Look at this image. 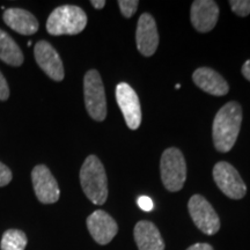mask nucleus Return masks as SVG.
Here are the masks:
<instances>
[{
  "instance_id": "obj_12",
  "label": "nucleus",
  "mask_w": 250,
  "mask_h": 250,
  "mask_svg": "<svg viewBox=\"0 0 250 250\" xmlns=\"http://www.w3.org/2000/svg\"><path fill=\"white\" fill-rule=\"evenodd\" d=\"M87 228L94 241L104 246L116 236L118 232L117 223L105 211L98 210L87 218Z\"/></svg>"
},
{
  "instance_id": "obj_9",
  "label": "nucleus",
  "mask_w": 250,
  "mask_h": 250,
  "mask_svg": "<svg viewBox=\"0 0 250 250\" xmlns=\"http://www.w3.org/2000/svg\"><path fill=\"white\" fill-rule=\"evenodd\" d=\"M34 191L43 204H54L61 196L58 183L45 165H39L31 171Z\"/></svg>"
},
{
  "instance_id": "obj_3",
  "label": "nucleus",
  "mask_w": 250,
  "mask_h": 250,
  "mask_svg": "<svg viewBox=\"0 0 250 250\" xmlns=\"http://www.w3.org/2000/svg\"><path fill=\"white\" fill-rule=\"evenodd\" d=\"M87 26V15L79 6L62 5L52 11L46 21L50 35H78Z\"/></svg>"
},
{
  "instance_id": "obj_24",
  "label": "nucleus",
  "mask_w": 250,
  "mask_h": 250,
  "mask_svg": "<svg viewBox=\"0 0 250 250\" xmlns=\"http://www.w3.org/2000/svg\"><path fill=\"white\" fill-rule=\"evenodd\" d=\"M187 250H213V248L208 243H195V245L190 246Z\"/></svg>"
},
{
  "instance_id": "obj_17",
  "label": "nucleus",
  "mask_w": 250,
  "mask_h": 250,
  "mask_svg": "<svg viewBox=\"0 0 250 250\" xmlns=\"http://www.w3.org/2000/svg\"><path fill=\"white\" fill-rule=\"evenodd\" d=\"M0 61L11 66H21L24 57L17 42L4 30L0 29Z\"/></svg>"
},
{
  "instance_id": "obj_21",
  "label": "nucleus",
  "mask_w": 250,
  "mask_h": 250,
  "mask_svg": "<svg viewBox=\"0 0 250 250\" xmlns=\"http://www.w3.org/2000/svg\"><path fill=\"white\" fill-rule=\"evenodd\" d=\"M12 181V171L7 166L0 162V187H5Z\"/></svg>"
},
{
  "instance_id": "obj_8",
  "label": "nucleus",
  "mask_w": 250,
  "mask_h": 250,
  "mask_svg": "<svg viewBox=\"0 0 250 250\" xmlns=\"http://www.w3.org/2000/svg\"><path fill=\"white\" fill-rule=\"evenodd\" d=\"M116 100L127 127L137 130L142 123V107L139 98L129 83H121L116 87Z\"/></svg>"
},
{
  "instance_id": "obj_15",
  "label": "nucleus",
  "mask_w": 250,
  "mask_h": 250,
  "mask_svg": "<svg viewBox=\"0 0 250 250\" xmlns=\"http://www.w3.org/2000/svg\"><path fill=\"white\" fill-rule=\"evenodd\" d=\"M5 23L21 35H33L39 30V21L30 12L22 8H8L2 15Z\"/></svg>"
},
{
  "instance_id": "obj_25",
  "label": "nucleus",
  "mask_w": 250,
  "mask_h": 250,
  "mask_svg": "<svg viewBox=\"0 0 250 250\" xmlns=\"http://www.w3.org/2000/svg\"><path fill=\"white\" fill-rule=\"evenodd\" d=\"M241 71H242L243 77H245L248 81H250V59H248V61L243 64Z\"/></svg>"
},
{
  "instance_id": "obj_18",
  "label": "nucleus",
  "mask_w": 250,
  "mask_h": 250,
  "mask_svg": "<svg viewBox=\"0 0 250 250\" xmlns=\"http://www.w3.org/2000/svg\"><path fill=\"white\" fill-rule=\"evenodd\" d=\"M28 239L26 233L20 229H7L2 234L0 249L1 250H24Z\"/></svg>"
},
{
  "instance_id": "obj_16",
  "label": "nucleus",
  "mask_w": 250,
  "mask_h": 250,
  "mask_svg": "<svg viewBox=\"0 0 250 250\" xmlns=\"http://www.w3.org/2000/svg\"><path fill=\"white\" fill-rule=\"evenodd\" d=\"M133 235L139 250H165L161 234L151 221H139L134 227Z\"/></svg>"
},
{
  "instance_id": "obj_22",
  "label": "nucleus",
  "mask_w": 250,
  "mask_h": 250,
  "mask_svg": "<svg viewBox=\"0 0 250 250\" xmlns=\"http://www.w3.org/2000/svg\"><path fill=\"white\" fill-rule=\"evenodd\" d=\"M9 98V87L5 77L0 72V101H6Z\"/></svg>"
},
{
  "instance_id": "obj_1",
  "label": "nucleus",
  "mask_w": 250,
  "mask_h": 250,
  "mask_svg": "<svg viewBox=\"0 0 250 250\" xmlns=\"http://www.w3.org/2000/svg\"><path fill=\"white\" fill-rule=\"evenodd\" d=\"M242 118V107L235 101L228 102L219 109L212 126V137L217 151L227 153L233 148L241 129Z\"/></svg>"
},
{
  "instance_id": "obj_19",
  "label": "nucleus",
  "mask_w": 250,
  "mask_h": 250,
  "mask_svg": "<svg viewBox=\"0 0 250 250\" xmlns=\"http://www.w3.org/2000/svg\"><path fill=\"white\" fill-rule=\"evenodd\" d=\"M230 8L236 15L246 18L250 14V0H230Z\"/></svg>"
},
{
  "instance_id": "obj_5",
  "label": "nucleus",
  "mask_w": 250,
  "mask_h": 250,
  "mask_svg": "<svg viewBox=\"0 0 250 250\" xmlns=\"http://www.w3.org/2000/svg\"><path fill=\"white\" fill-rule=\"evenodd\" d=\"M83 96L89 116L102 122L107 117V100L104 86L98 70H89L83 78Z\"/></svg>"
},
{
  "instance_id": "obj_27",
  "label": "nucleus",
  "mask_w": 250,
  "mask_h": 250,
  "mask_svg": "<svg viewBox=\"0 0 250 250\" xmlns=\"http://www.w3.org/2000/svg\"><path fill=\"white\" fill-rule=\"evenodd\" d=\"M175 88H176V89H180V88H181V85H176V86H175Z\"/></svg>"
},
{
  "instance_id": "obj_4",
  "label": "nucleus",
  "mask_w": 250,
  "mask_h": 250,
  "mask_svg": "<svg viewBox=\"0 0 250 250\" xmlns=\"http://www.w3.org/2000/svg\"><path fill=\"white\" fill-rule=\"evenodd\" d=\"M161 180L170 192L180 191L187 180V164L183 153L176 147H169L162 153L160 160Z\"/></svg>"
},
{
  "instance_id": "obj_2",
  "label": "nucleus",
  "mask_w": 250,
  "mask_h": 250,
  "mask_svg": "<svg viewBox=\"0 0 250 250\" xmlns=\"http://www.w3.org/2000/svg\"><path fill=\"white\" fill-rule=\"evenodd\" d=\"M80 183L93 204L103 205L108 198V179L102 162L96 155L87 156L80 169Z\"/></svg>"
},
{
  "instance_id": "obj_6",
  "label": "nucleus",
  "mask_w": 250,
  "mask_h": 250,
  "mask_svg": "<svg viewBox=\"0 0 250 250\" xmlns=\"http://www.w3.org/2000/svg\"><path fill=\"white\" fill-rule=\"evenodd\" d=\"M193 224L206 235H214L220 229V219L208 201L202 195H193L188 203Z\"/></svg>"
},
{
  "instance_id": "obj_20",
  "label": "nucleus",
  "mask_w": 250,
  "mask_h": 250,
  "mask_svg": "<svg viewBox=\"0 0 250 250\" xmlns=\"http://www.w3.org/2000/svg\"><path fill=\"white\" fill-rule=\"evenodd\" d=\"M138 0H120V1H118V6H120L122 14H123V17L126 19L133 17V14L136 13L137 9H138Z\"/></svg>"
},
{
  "instance_id": "obj_11",
  "label": "nucleus",
  "mask_w": 250,
  "mask_h": 250,
  "mask_svg": "<svg viewBox=\"0 0 250 250\" xmlns=\"http://www.w3.org/2000/svg\"><path fill=\"white\" fill-rule=\"evenodd\" d=\"M136 42L139 52L145 57H151L155 54L159 45V33L156 22L151 14L140 15L136 31Z\"/></svg>"
},
{
  "instance_id": "obj_13",
  "label": "nucleus",
  "mask_w": 250,
  "mask_h": 250,
  "mask_svg": "<svg viewBox=\"0 0 250 250\" xmlns=\"http://www.w3.org/2000/svg\"><path fill=\"white\" fill-rule=\"evenodd\" d=\"M190 19L197 31L208 33L218 22L219 6L212 0H196L191 5Z\"/></svg>"
},
{
  "instance_id": "obj_23",
  "label": "nucleus",
  "mask_w": 250,
  "mask_h": 250,
  "mask_svg": "<svg viewBox=\"0 0 250 250\" xmlns=\"http://www.w3.org/2000/svg\"><path fill=\"white\" fill-rule=\"evenodd\" d=\"M138 205H139V208H142V210L146 211V212L153 210V202H152V199L147 196L139 197Z\"/></svg>"
},
{
  "instance_id": "obj_26",
  "label": "nucleus",
  "mask_w": 250,
  "mask_h": 250,
  "mask_svg": "<svg viewBox=\"0 0 250 250\" xmlns=\"http://www.w3.org/2000/svg\"><path fill=\"white\" fill-rule=\"evenodd\" d=\"M90 4L93 5L94 8L102 9L105 6V1L104 0H92V1H90Z\"/></svg>"
},
{
  "instance_id": "obj_10",
  "label": "nucleus",
  "mask_w": 250,
  "mask_h": 250,
  "mask_svg": "<svg viewBox=\"0 0 250 250\" xmlns=\"http://www.w3.org/2000/svg\"><path fill=\"white\" fill-rule=\"evenodd\" d=\"M34 56L37 65L49 78L55 81H62L64 79V65L61 56L49 42L46 41L37 42L34 48Z\"/></svg>"
},
{
  "instance_id": "obj_7",
  "label": "nucleus",
  "mask_w": 250,
  "mask_h": 250,
  "mask_svg": "<svg viewBox=\"0 0 250 250\" xmlns=\"http://www.w3.org/2000/svg\"><path fill=\"white\" fill-rule=\"evenodd\" d=\"M213 179L221 192L230 199H242L247 193V186L234 166L220 161L213 167Z\"/></svg>"
},
{
  "instance_id": "obj_14",
  "label": "nucleus",
  "mask_w": 250,
  "mask_h": 250,
  "mask_svg": "<svg viewBox=\"0 0 250 250\" xmlns=\"http://www.w3.org/2000/svg\"><path fill=\"white\" fill-rule=\"evenodd\" d=\"M192 80L197 87L214 96H224L229 92L225 78L210 67H199L193 72Z\"/></svg>"
}]
</instances>
